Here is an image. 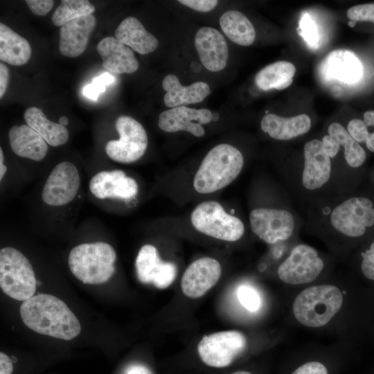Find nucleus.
<instances>
[{
    "mask_svg": "<svg viewBox=\"0 0 374 374\" xmlns=\"http://www.w3.org/2000/svg\"><path fill=\"white\" fill-rule=\"evenodd\" d=\"M30 10L36 15L44 16L53 8L52 0H26L25 1Z\"/></svg>",
    "mask_w": 374,
    "mask_h": 374,
    "instance_id": "58836bf2",
    "label": "nucleus"
},
{
    "mask_svg": "<svg viewBox=\"0 0 374 374\" xmlns=\"http://www.w3.org/2000/svg\"><path fill=\"white\" fill-rule=\"evenodd\" d=\"M125 374H153L150 369L141 364H132L128 366Z\"/></svg>",
    "mask_w": 374,
    "mask_h": 374,
    "instance_id": "c03bdc74",
    "label": "nucleus"
},
{
    "mask_svg": "<svg viewBox=\"0 0 374 374\" xmlns=\"http://www.w3.org/2000/svg\"><path fill=\"white\" fill-rule=\"evenodd\" d=\"M219 118V114L217 113L213 114L212 121H216Z\"/></svg>",
    "mask_w": 374,
    "mask_h": 374,
    "instance_id": "09e8293b",
    "label": "nucleus"
},
{
    "mask_svg": "<svg viewBox=\"0 0 374 374\" xmlns=\"http://www.w3.org/2000/svg\"><path fill=\"white\" fill-rule=\"evenodd\" d=\"M3 153L2 148H0V180H2L7 171V167L3 163Z\"/></svg>",
    "mask_w": 374,
    "mask_h": 374,
    "instance_id": "a18cd8bd",
    "label": "nucleus"
},
{
    "mask_svg": "<svg viewBox=\"0 0 374 374\" xmlns=\"http://www.w3.org/2000/svg\"><path fill=\"white\" fill-rule=\"evenodd\" d=\"M95 7L87 0H62L52 16V21L56 26L91 15Z\"/></svg>",
    "mask_w": 374,
    "mask_h": 374,
    "instance_id": "7c9ffc66",
    "label": "nucleus"
},
{
    "mask_svg": "<svg viewBox=\"0 0 374 374\" xmlns=\"http://www.w3.org/2000/svg\"><path fill=\"white\" fill-rule=\"evenodd\" d=\"M347 131L357 143H366L367 148L374 152V131L368 132L363 120L354 118L348 124Z\"/></svg>",
    "mask_w": 374,
    "mask_h": 374,
    "instance_id": "2f4dec72",
    "label": "nucleus"
},
{
    "mask_svg": "<svg viewBox=\"0 0 374 374\" xmlns=\"http://www.w3.org/2000/svg\"><path fill=\"white\" fill-rule=\"evenodd\" d=\"M212 116V112L208 109L179 106L162 112L159 116L158 125L166 132L186 131L200 137L205 134L202 125L210 123Z\"/></svg>",
    "mask_w": 374,
    "mask_h": 374,
    "instance_id": "2eb2a0df",
    "label": "nucleus"
},
{
    "mask_svg": "<svg viewBox=\"0 0 374 374\" xmlns=\"http://www.w3.org/2000/svg\"><path fill=\"white\" fill-rule=\"evenodd\" d=\"M8 138L12 150L21 157L39 161L48 152L47 143L27 125L12 126Z\"/></svg>",
    "mask_w": 374,
    "mask_h": 374,
    "instance_id": "5701e85b",
    "label": "nucleus"
},
{
    "mask_svg": "<svg viewBox=\"0 0 374 374\" xmlns=\"http://www.w3.org/2000/svg\"><path fill=\"white\" fill-rule=\"evenodd\" d=\"M9 80V70L8 66L0 63V98L3 97L6 91Z\"/></svg>",
    "mask_w": 374,
    "mask_h": 374,
    "instance_id": "79ce46f5",
    "label": "nucleus"
},
{
    "mask_svg": "<svg viewBox=\"0 0 374 374\" xmlns=\"http://www.w3.org/2000/svg\"><path fill=\"white\" fill-rule=\"evenodd\" d=\"M323 269V262L312 247L301 244L295 246L287 258L278 269L280 279L288 284L310 283Z\"/></svg>",
    "mask_w": 374,
    "mask_h": 374,
    "instance_id": "9d476101",
    "label": "nucleus"
},
{
    "mask_svg": "<svg viewBox=\"0 0 374 374\" xmlns=\"http://www.w3.org/2000/svg\"><path fill=\"white\" fill-rule=\"evenodd\" d=\"M361 269L364 276L370 280H374V241L368 249L362 253Z\"/></svg>",
    "mask_w": 374,
    "mask_h": 374,
    "instance_id": "c9c22d12",
    "label": "nucleus"
},
{
    "mask_svg": "<svg viewBox=\"0 0 374 374\" xmlns=\"http://www.w3.org/2000/svg\"><path fill=\"white\" fill-rule=\"evenodd\" d=\"M295 66L287 61H278L262 69L256 75L257 86L265 91L271 89H284L293 82Z\"/></svg>",
    "mask_w": 374,
    "mask_h": 374,
    "instance_id": "c85d7f7f",
    "label": "nucleus"
},
{
    "mask_svg": "<svg viewBox=\"0 0 374 374\" xmlns=\"http://www.w3.org/2000/svg\"><path fill=\"white\" fill-rule=\"evenodd\" d=\"M31 56L29 42L6 24H0V60L14 66L26 64Z\"/></svg>",
    "mask_w": 374,
    "mask_h": 374,
    "instance_id": "a878e982",
    "label": "nucleus"
},
{
    "mask_svg": "<svg viewBox=\"0 0 374 374\" xmlns=\"http://www.w3.org/2000/svg\"><path fill=\"white\" fill-rule=\"evenodd\" d=\"M249 222L253 233L269 244L288 239L295 226L294 217L290 211L269 208L252 210Z\"/></svg>",
    "mask_w": 374,
    "mask_h": 374,
    "instance_id": "9b49d317",
    "label": "nucleus"
},
{
    "mask_svg": "<svg viewBox=\"0 0 374 374\" xmlns=\"http://www.w3.org/2000/svg\"><path fill=\"white\" fill-rule=\"evenodd\" d=\"M80 185V175L75 165L62 161L49 174L42 192V199L51 206L66 204L74 199Z\"/></svg>",
    "mask_w": 374,
    "mask_h": 374,
    "instance_id": "f8f14e48",
    "label": "nucleus"
},
{
    "mask_svg": "<svg viewBox=\"0 0 374 374\" xmlns=\"http://www.w3.org/2000/svg\"><path fill=\"white\" fill-rule=\"evenodd\" d=\"M331 226L339 233L351 238L364 235L374 224V206L364 197L347 199L335 206L330 215Z\"/></svg>",
    "mask_w": 374,
    "mask_h": 374,
    "instance_id": "6e6552de",
    "label": "nucleus"
},
{
    "mask_svg": "<svg viewBox=\"0 0 374 374\" xmlns=\"http://www.w3.org/2000/svg\"><path fill=\"white\" fill-rule=\"evenodd\" d=\"M321 142L325 152L330 159L337 154L341 145L335 136L330 134L325 135Z\"/></svg>",
    "mask_w": 374,
    "mask_h": 374,
    "instance_id": "a19ab883",
    "label": "nucleus"
},
{
    "mask_svg": "<svg viewBox=\"0 0 374 374\" xmlns=\"http://www.w3.org/2000/svg\"><path fill=\"white\" fill-rule=\"evenodd\" d=\"M328 132V134L335 136L344 148L345 159L349 166L358 168L364 163L366 158L365 150L350 136L343 125L332 123L329 125Z\"/></svg>",
    "mask_w": 374,
    "mask_h": 374,
    "instance_id": "c756f323",
    "label": "nucleus"
},
{
    "mask_svg": "<svg viewBox=\"0 0 374 374\" xmlns=\"http://www.w3.org/2000/svg\"><path fill=\"white\" fill-rule=\"evenodd\" d=\"M343 296L338 287L323 285L308 287L296 297L293 312L297 321L310 327L327 324L341 307Z\"/></svg>",
    "mask_w": 374,
    "mask_h": 374,
    "instance_id": "20e7f679",
    "label": "nucleus"
},
{
    "mask_svg": "<svg viewBox=\"0 0 374 374\" xmlns=\"http://www.w3.org/2000/svg\"><path fill=\"white\" fill-rule=\"evenodd\" d=\"M116 253L108 243H83L73 247L69 255V269L84 284L106 283L115 272Z\"/></svg>",
    "mask_w": 374,
    "mask_h": 374,
    "instance_id": "7ed1b4c3",
    "label": "nucleus"
},
{
    "mask_svg": "<svg viewBox=\"0 0 374 374\" xmlns=\"http://www.w3.org/2000/svg\"><path fill=\"white\" fill-rule=\"evenodd\" d=\"M136 272L143 283H152L159 289H165L174 281L177 267L171 262L163 261L157 248L145 244L140 249L135 261Z\"/></svg>",
    "mask_w": 374,
    "mask_h": 374,
    "instance_id": "ddd939ff",
    "label": "nucleus"
},
{
    "mask_svg": "<svg viewBox=\"0 0 374 374\" xmlns=\"http://www.w3.org/2000/svg\"><path fill=\"white\" fill-rule=\"evenodd\" d=\"M347 17L355 21H371L374 23V3L359 4L347 10Z\"/></svg>",
    "mask_w": 374,
    "mask_h": 374,
    "instance_id": "f704fd0d",
    "label": "nucleus"
},
{
    "mask_svg": "<svg viewBox=\"0 0 374 374\" xmlns=\"http://www.w3.org/2000/svg\"><path fill=\"white\" fill-rule=\"evenodd\" d=\"M116 38L134 51L145 55L156 50L157 39L134 17L123 19L115 30Z\"/></svg>",
    "mask_w": 374,
    "mask_h": 374,
    "instance_id": "393cba45",
    "label": "nucleus"
},
{
    "mask_svg": "<svg viewBox=\"0 0 374 374\" xmlns=\"http://www.w3.org/2000/svg\"><path fill=\"white\" fill-rule=\"evenodd\" d=\"M19 313L32 330L63 340H71L81 331L80 323L66 304L57 297L41 294L24 301Z\"/></svg>",
    "mask_w": 374,
    "mask_h": 374,
    "instance_id": "f257e3e1",
    "label": "nucleus"
},
{
    "mask_svg": "<svg viewBox=\"0 0 374 374\" xmlns=\"http://www.w3.org/2000/svg\"><path fill=\"white\" fill-rule=\"evenodd\" d=\"M243 165L244 158L238 148L226 143L217 145L202 160L195 173L193 186L202 194L221 190L238 177Z\"/></svg>",
    "mask_w": 374,
    "mask_h": 374,
    "instance_id": "f03ea898",
    "label": "nucleus"
},
{
    "mask_svg": "<svg viewBox=\"0 0 374 374\" xmlns=\"http://www.w3.org/2000/svg\"><path fill=\"white\" fill-rule=\"evenodd\" d=\"M13 364L11 359L4 353H0V374H12Z\"/></svg>",
    "mask_w": 374,
    "mask_h": 374,
    "instance_id": "37998d69",
    "label": "nucleus"
},
{
    "mask_svg": "<svg viewBox=\"0 0 374 374\" xmlns=\"http://www.w3.org/2000/svg\"><path fill=\"white\" fill-rule=\"evenodd\" d=\"M231 374H252V373L246 371H238L233 372Z\"/></svg>",
    "mask_w": 374,
    "mask_h": 374,
    "instance_id": "de8ad7c7",
    "label": "nucleus"
},
{
    "mask_svg": "<svg viewBox=\"0 0 374 374\" xmlns=\"http://www.w3.org/2000/svg\"><path fill=\"white\" fill-rule=\"evenodd\" d=\"M292 374H328V372L323 364L310 362L297 368Z\"/></svg>",
    "mask_w": 374,
    "mask_h": 374,
    "instance_id": "ea45409f",
    "label": "nucleus"
},
{
    "mask_svg": "<svg viewBox=\"0 0 374 374\" xmlns=\"http://www.w3.org/2000/svg\"><path fill=\"white\" fill-rule=\"evenodd\" d=\"M115 78L110 73H104L96 77L91 84H87L83 93L87 98L96 100L100 93L105 91L106 87L112 84Z\"/></svg>",
    "mask_w": 374,
    "mask_h": 374,
    "instance_id": "72a5a7b5",
    "label": "nucleus"
},
{
    "mask_svg": "<svg viewBox=\"0 0 374 374\" xmlns=\"http://www.w3.org/2000/svg\"><path fill=\"white\" fill-rule=\"evenodd\" d=\"M115 127L119 139L107 143L105 151L107 156L123 163L139 160L144 154L148 144L143 126L131 116H121L116 119Z\"/></svg>",
    "mask_w": 374,
    "mask_h": 374,
    "instance_id": "0eeeda50",
    "label": "nucleus"
},
{
    "mask_svg": "<svg viewBox=\"0 0 374 374\" xmlns=\"http://www.w3.org/2000/svg\"><path fill=\"white\" fill-rule=\"evenodd\" d=\"M301 26L302 30H300L299 33L301 31V34L308 42L314 44L318 39L317 30L313 21L309 18L308 15H303L301 22Z\"/></svg>",
    "mask_w": 374,
    "mask_h": 374,
    "instance_id": "e433bc0d",
    "label": "nucleus"
},
{
    "mask_svg": "<svg viewBox=\"0 0 374 374\" xmlns=\"http://www.w3.org/2000/svg\"><path fill=\"white\" fill-rule=\"evenodd\" d=\"M245 336L238 330H225L204 335L197 345L201 360L207 366L224 368L244 350Z\"/></svg>",
    "mask_w": 374,
    "mask_h": 374,
    "instance_id": "1a4fd4ad",
    "label": "nucleus"
},
{
    "mask_svg": "<svg viewBox=\"0 0 374 374\" xmlns=\"http://www.w3.org/2000/svg\"><path fill=\"white\" fill-rule=\"evenodd\" d=\"M89 190L96 197L101 199H129L137 194L138 184L121 170H103L91 179Z\"/></svg>",
    "mask_w": 374,
    "mask_h": 374,
    "instance_id": "f3484780",
    "label": "nucleus"
},
{
    "mask_svg": "<svg viewBox=\"0 0 374 374\" xmlns=\"http://www.w3.org/2000/svg\"><path fill=\"white\" fill-rule=\"evenodd\" d=\"M190 220L198 231L224 241L238 240L244 232L242 222L227 213L215 201H206L198 204L191 213Z\"/></svg>",
    "mask_w": 374,
    "mask_h": 374,
    "instance_id": "423d86ee",
    "label": "nucleus"
},
{
    "mask_svg": "<svg viewBox=\"0 0 374 374\" xmlns=\"http://www.w3.org/2000/svg\"><path fill=\"white\" fill-rule=\"evenodd\" d=\"M37 280L28 259L15 248L0 250V287L2 291L17 301H24L34 296Z\"/></svg>",
    "mask_w": 374,
    "mask_h": 374,
    "instance_id": "39448f33",
    "label": "nucleus"
},
{
    "mask_svg": "<svg viewBox=\"0 0 374 374\" xmlns=\"http://www.w3.org/2000/svg\"><path fill=\"white\" fill-rule=\"evenodd\" d=\"M303 186L314 190L321 188L331 175V160L325 152L321 141L312 139L304 145Z\"/></svg>",
    "mask_w": 374,
    "mask_h": 374,
    "instance_id": "a211bd4d",
    "label": "nucleus"
},
{
    "mask_svg": "<svg viewBox=\"0 0 374 374\" xmlns=\"http://www.w3.org/2000/svg\"><path fill=\"white\" fill-rule=\"evenodd\" d=\"M96 49L102 57L103 67L111 73H132L139 69V62L132 48L116 37L103 38Z\"/></svg>",
    "mask_w": 374,
    "mask_h": 374,
    "instance_id": "aec40b11",
    "label": "nucleus"
},
{
    "mask_svg": "<svg viewBox=\"0 0 374 374\" xmlns=\"http://www.w3.org/2000/svg\"><path fill=\"white\" fill-rule=\"evenodd\" d=\"M220 263L215 258L204 257L193 261L185 270L181 288L185 296L197 299L204 295L219 280Z\"/></svg>",
    "mask_w": 374,
    "mask_h": 374,
    "instance_id": "4468645a",
    "label": "nucleus"
},
{
    "mask_svg": "<svg viewBox=\"0 0 374 374\" xmlns=\"http://www.w3.org/2000/svg\"><path fill=\"white\" fill-rule=\"evenodd\" d=\"M59 124L65 127L69 124V119L66 116H62L59 118Z\"/></svg>",
    "mask_w": 374,
    "mask_h": 374,
    "instance_id": "49530a36",
    "label": "nucleus"
},
{
    "mask_svg": "<svg viewBox=\"0 0 374 374\" xmlns=\"http://www.w3.org/2000/svg\"><path fill=\"white\" fill-rule=\"evenodd\" d=\"M96 26V18L93 14L71 21L61 26L59 41L60 53L69 57H75L82 54Z\"/></svg>",
    "mask_w": 374,
    "mask_h": 374,
    "instance_id": "6ab92c4d",
    "label": "nucleus"
},
{
    "mask_svg": "<svg viewBox=\"0 0 374 374\" xmlns=\"http://www.w3.org/2000/svg\"><path fill=\"white\" fill-rule=\"evenodd\" d=\"M260 126L270 137L286 141L307 133L311 127V120L304 114L292 117L267 114L262 118Z\"/></svg>",
    "mask_w": 374,
    "mask_h": 374,
    "instance_id": "b1692460",
    "label": "nucleus"
},
{
    "mask_svg": "<svg viewBox=\"0 0 374 374\" xmlns=\"http://www.w3.org/2000/svg\"><path fill=\"white\" fill-rule=\"evenodd\" d=\"M162 87L166 91L163 96L164 103L170 108L200 103L211 93L209 85L205 82L183 86L173 74L167 75L163 78Z\"/></svg>",
    "mask_w": 374,
    "mask_h": 374,
    "instance_id": "412c9836",
    "label": "nucleus"
},
{
    "mask_svg": "<svg viewBox=\"0 0 374 374\" xmlns=\"http://www.w3.org/2000/svg\"><path fill=\"white\" fill-rule=\"evenodd\" d=\"M348 24L350 27H354L356 24V21H352V20H350L348 22Z\"/></svg>",
    "mask_w": 374,
    "mask_h": 374,
    "instance_id": "8fccbe9b",
    "label": "nucleus"
},
{
    "mask_svg": "<svg viewBox=\"0 0 374 374\" xmlns=\"http://www.w3.org/2000/svg\"><path fill=\"white\" fill-rule=\"evenodd\" d=\"M220 25L226 37L237 44L251 45L256 38L255 28L249 19L237 10H228L220 18Z\"/></svg>",
    "mask_w": 374,
    "mask_h": 374,
    "instance_id": "cd10ccee",
    "label": "nucleus"
},
{
    "mask_svg": "<svg viewBox=\"0 0 374 374\" xmlns=\"http://www.w3.org/2000/svg\"><path fill=\"white\" fill-rule=\"evenodd\" d=\"M237 297L240 304L250 312H256L261 307L260 295L258 291L251 285H240L237 289Z\"/></svg>",
    "mask_w": 374,
    "mask_h": 374,
    "instance_id": "473e14b6",
    "label": "nucleus"
},
{
    "mask_svg": "<svg viewBox=\"0 0 374 374\" xmlns=\"http://www.w3.org/2000/svg\"><path fill=\"white\" fill-rule=\"evenodd\" d=\"M24 118L26 125L37 132L51 146L64 144L69 139L66 127L49 121L43 112L35 107L26 109Z\"/></svg>",
    "mask_w": 374,
    "mask_h": 374,
    "instance_id": "bb28decb",
    "label": "nucleus"
},
{
    "mask_svg": "<svg viewBox=\"0 0 374 374\" xmlns=\"http://www.w3.org/2000/svg\"><path fill=\"white\" fill-rule=\"evenodd\" d=\"M180 3L199 12L212 10L217 4L216 0H179Z\"/></svg>",
    "mask_w": 374,
    "mask_h": 374,
    "instance_id": "4c0bfd02",
    "label": "nucleus"
},
{
    "mask_svg": "<svg viewBox=\"0 0 374 374\" xmlns=\"http://www.w3.org/2000/svg\"><path fill=\"white\" fill-rule=\"evenodd\" d=\"M322 69L327 78L345 83L357 82L363 72L362 65L357 56L344 49L330 52L323 62Z\"/></svg>",
    "mask_w": 374,
    "mask_h": 374,
    "instance_id": "4be33fe9",
    "label": "nucleus"
},
{
    "mask_svg": "<svg viewBox=\"0 0 374 374\" xmlns=\"http://www.w3.org/2000/svg\"><path fill=\"white\" fill-rule=\"evenodd\" d=\"M195 45L206 69L217 72L226 66L229 49L225 38L220 31L211 27H202L195 34Z\"/></svg>",
    "mask_w": 374,
    "mask_h": 374,
    "instance_id": "dca6fc26",
    "label": "nucleus"
}]
</instances>
